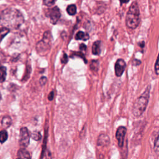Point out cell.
Listing matches in <instances>:
<instances>
[{"instance_id":"cell-8","label":"cell","mask_w":159,"mask_h":159,"mask_svg":"<svg viewBox=\"0 0 159 159\" xmlns=\"http://www.w3.org/2000/svg\"><path fill=\"white\" fill-rule=\"evenodd\" d=\"M126 66V63L123 59L119 58L117 60L115 65H114V70L115 75L117 77H120L123 74Z\"/></svg>"},{"instance_id":"cell-21","label":"cell","mask_w":159,"mask_h":159,"mask_svg":"<svg viewBox=\"0 0 159 159\" xmlns=\"http://www.w3.org/2000/svg\"><path fill=\"white\" fill-rule=\"evenodd\" d=\"M155 71L157 75H159V53L155 64Z\"/></svg>"},{"instance_id":"cell-11","label":"cell","mask_w":159,"mask_h":159,"mask_svg":"<svg viewBox=\"0 0 159 159\" xmlns=\"http://www.w3.org/2000/svg\"><path fill=\"white\" fill-rule=\"evenodd\" d=\"M101 42L100 40L95 41L92 45V53L94 55H98L101 51Z\"/></svg>"},{"instance_id":"cell-9","label":"cell","mask_w":159,"mask_h":159,"mask_svg":"<svg viewBox=\"0 0 159 159\" xmlns=\"http://www.w3.org/2000/svg\"><path fill=\"white\" fill-rule=\"evenodd\" d=\"M110 142L109 136L106 134H101L97 140V145L98 146H106Z\"/></svg>"},{"instance_id":"cell-16","label":"cell","mask_w":159,"mask_h":159,"mask_svg":"<svg viewBox=\"0 0 159 159\" xmlns=\"http://www.w3.org/2000/svg\"><path fill=\"white\" fill-rule=\"evenodd\" d=\"M6 77V68L3 66H0V83L5 81Z\"/></svg>"},{"instance_id":"cell-6","label":"cell","mask_w":159,"mask_h":159,"mask_svg":"<svg viewBox=\"0 0 159 159\" xmlns=\"http://www.w3.org/2000/svg\"><path fill=\"white\" fill-rule=\"evenodd\" d=\"M127 132V129L124 126H119L116 132V138L119 147H122L124 143L125 136Z\"/></svg>"},{"instance_id":"cell-27","label":"cell","mask_w":159,"mask_h":159,"mask_svg":"<svg viewBox=\"0 0 159 159\" xmlns=\"http://www.w3.org/2000/svg\"><path fill=\"white\" fill-rule=\"evenodd\" d=\"M5 59L4 55L0 51V63H1Z\"/></svg>"},{"instance_id":"cell-18","label":"cell","mask_w":159,"mask_h":159,"mask_svg":"<svg viewBox=\"0 0 159 159\" xmlns=\"http://www.w3.org/2000/svg\"><path fill=\"white\" fill-rule=\"evenodd\" d=\"M7 137H8V135L6 130H2L0 131V142L1 143L6 142V140L7 139Z\"/></svg>"},{"instance_id":"cell-22","label":"cell","mask_w":159,"mask_h":159,"mask_svg":"<svg viewBox=\"0 0 159 159\" xmlns=\"http://www.w3.org/2000/svg\"><path fill=\"white\" fill-rule=\"evenodd\" d=\"M54 3H55V0H43V4L48 7H50L53 6Z\"/></svg>"},{"instance_id":"cell-29","label":"cell","mask_w":159,"mask_h":159,"mask_svg":"<svg viewBox=\"0 0 159 159\" xmlns=\"http://www.w3.org/2000/svg\"><path fill=\"white\" fill-rule=\"evenodd\" d=\"M129 1H130V0H119L120 5H122L123 4L127 3V2H129Z\"/></svg>"},{"instance_id":"cell-14","label":"cell","mask_w":159,"mask_h":159,"mask_svg":"<svg viewBox=\"0 0 159 159\" xmlns=\"http://www.w3.org/2000/svg\"><path fill=\"white\" fill-rule=\"evenodd\" d=\"M1 124H2V126L4 127V128H7L9 127L11 124H12V120H11V118L8 116H4L2 119V122H1Z\"/></svg>"},{"instance_id":"cell-17","label":"cell","mask_w":159,"mask_h":159,"mask_svg":"<svg viewBox=\"0 0 159 159\" xmlns=\"http://www.w3.org/2000/svg\"><path fill=\"white\" fill-rule=\"evenodd\" d=\"M99 63L98 60H92L89 64V67L92 71L96 72L99 69Z\"/></svg>"},{"instance_id":"cell-25","label":"cell","mask_w":159,"mask_h":159,"mask_svg":"<svg viewBox=\"0 0 159 159\" xmlns=\"http://www.w3.org/2000/svg\"><path fill=\"white\" fill-rule=\"evenodd\" d=\"M47 80V79L46 77L42 76V77L40 79V84H41L42 85H44V84L46 83Z\"/></svg>"},{"instance_id":"cell-7","label":"cell","mask_w":159,"mask_h":159,"mask_svg":"<svg viewBox=\"0 0 159 159\" xmlns=\"http://www.w3.org/2000/svg\"><path fill=\"white\" fill-rule=\"evenodd\" d=\"M48 16L50 17V22L53 24H55L58 21L61 16L59 8L57 6H55L54 7L48 9Z\"/></svg>"},{"instance_id":"cell-5","label":"cell","mask_w":159,"mask_h":159,"mask_svg":"<svg viewBox=\"0 0 159 159\" xmlns=\"http://www.w3.org/2000/svg\"><path fill=\"white\" fill-rule=\"evenodd\" d=\"M30 142V134L28 131V129L26 127H22L20 129V135H19V145L21 148H26Z\"/></svg>"},{"instance_id":"cell-10","label":"cell","mask_w":159,"mask_h":159,"mask_svg":"<svg viewBox=\"0 0 159 159\" xmlns=\"http://www.w3.org/2000/svg\"><path fill=\"white\" fill-rule=\"evenodd\" d=\"M16 159H30V155L26 149L20 148L17 152Z\"/></svg>"},{"instance_id":"cell-23","label":"cell","mask_w":159,"mask_h":159,"mask_svg":"<svg viewBox=\"0 0 159 159\" xmlns=\"http://www.w3.org/2000/svg\"><path fill=\"white\" fill-rule=\"evenodd\" d=\"M61 61L62 63H66L68 61V56L65 53H63V56L61 58Z\"/></svg>"},{"instance_id":"cell-12","label":"cell","mask_w":159,"mask_h":159,"mask_svg":"<svg viewBox=\"0 0 159 159\" xmlns=\"http://www.w3.org/2000/svg\"><path fill=\"white\" fill-rule=\"evenodd\" d=\"M76 40H82L83 41H86L89 39V36L87 32H84L83 31H78L75 35Z\"/></svg>"},{"instance_id":"cell-4","label":"cell","mask_w":159,"mask_h":159,"mask_svg":"<svg viewBox=\"0 0 159 159\" xmlns=\"http://www.w3.org/2000/svg\"><path fill=\"white\" fill-rule=\"evenodd\" d=\"M52 37L51 33L49 31H47L43 34L42 40L39 42L36 46V49L39 53H44L49 50L50 48Z\"/></svg>"},{"instance_id":"cell-31","label":"cell","mask_w":159,"mask_h":159,"mask_svg":"<svg viewBox=\"0 0 159 159\" xmlns=\"http://www.w3.org/2000/svg\"><path fill=\"white\" fill-rule=\"evenodd\" d=\"M1 94H0V101H1Z\"/></svg>"},{"instance_id":"cell-15","label":"cell","mask_w":159,"mask_h":159,"mask_svg":"<svg viewBox=\"0 0 159 159\" xmlns=\"http://www.w3.org/2000/svg\"><path fill=\"white\" fill-rule=\"evenodd\" d=\"M66 12L70 16H74L76 13V7L75 4L68 5L66 7Z\"/></svg>"},{"instance_id":"cell-28","label":"cell","mask_w":159,"mask_h":159,"mask_svg":"<svg viewBox=\"0 0 159 159\" xmlns=\"http://www.w3.org/2000/svg\"><path fill=\"white\" fill-rule=\"evenodd\" d=\"M53 97H54V93H53V91H51V92L50 93L49 95H48V100L52 101V100L53 99Z\"/></svg>"},{"instance_id":"cell-24","label":"cell","mask_w":159,"mask_h":159,"mask_svg":"<svg viewBox=\"0 0 159 159\" xmlns=\"http://www.w3.org/2000/svg\"><path fill=\"white\" fill-rule=\"evenodd\" d=\"M132 64L133 66H139L141 64V61L138 59L134 58L132 61Z\"/></svg>"},{"instance_id":"cell-30","label":"cell","mask_w":159,"mask_h":159,"mask_svg":"<svg viewBox=\"0 0 159 159\" xmlns=\"http://www.w3.org/2000/svg\"><path fill=\"white\" fill-rule=\"evenodd\" d=\"M138 45L140 46V48H143L144 46H145V42H144L143 41L140 42L138 43Z\"/></svg>"},{"instance_id":"cell-19","label":"cell","mask_w":159,"mask_h":159,"mask_svg":"<svg viewBox=\"0 0 159 159\" xmlns=\"http://www.w3.org/2000/svg\"><path fill=\"white\" fill-rule=\"evenodd\" d=\"M10 30L6 27H2L0 29V42L2 41L3 38L9 32Z\"/></svg>"},{"instance_id":"cell-3","label":"cell","mask_w":159,"mask_h":159,"mask_svg":"<svg viewBox=\"0 0 159 159\" xmlns=\"http://www.w3.org/2000/svg\"><path fill=\"white\" fill-rule=\"evenodd\" d=\"M140 22V11L138 4L134 1L130 6L127 12L125 23L127 27L131 29H136Z\"/></svg>"},{"instance_id":"cell-26","label":"cell","mask_w":159,"mask_h":159,"mask_svg":"<svg viewBox=\"0 0 159 159\" xmlns=\"http://www.w3.org/2000/svg\"><path fill=\"white\" fill-rule=\"evenodd\" d=\"M79 48L80 50H81L82 52L83 51H85L86 50V46L84 43H81L80 45V47H79Z\"/></svg>"},{"instance_id":"cell-2","label":"cell","mask_w":159,"mask_h":159,"mask_svg":"<svg viewBox=\"0 0 159 159\" xmlns=\"http://www.w3.org/2000/svg\"><path fill=\"white\" fill-rule=\"evenodd\" d=\"M150 86H148L145 91L135 101L132 112L135 117H140L145 112L148 103Z\"/></svg>"},{"instance_id":"cell-1","label":"cell","mask_w":159,"mask_h":159,"mask_svg":"<svg viewBox=\"0 0 159 159\" xmlns=\"http://www.w3.org/2000/svg\"><path fill=\"white\" fill-rule=\"evenodd\" d=\"M24 22V19L22 13L12 7L3 10L0 14V24L9 30L17 29Z\"/></svg>"},{"instance_id":"cell-20","label":"cell","mask_w":159,"mask_h":159,"mask_svg":"<svg viewBox=\"0 0 159 159\" xmlns=\"http://www.w3.org/2000/svg\"><path fill=\"white\" fill-rule=\"evenodd\" d=\"M31 137H32V139H34V140H39L41 138V135H40V133L39 132H37V131H35L34 132L32 135H31Z\"/></svg>"},{"instance_id":"cell-13","label":"cell","mask_w":159,"mask_h":159,"mask_svg":"<svg viewBox=\"0 0 159 159\" xmlns=\"http://www.w3.org/2000/svg\"><path fill=\"white\" fill-rule=\"evenodd\" d=\"M155 133L154 137V151L157 155H159V130H156Z\"/></svg>"}]
</instances>
